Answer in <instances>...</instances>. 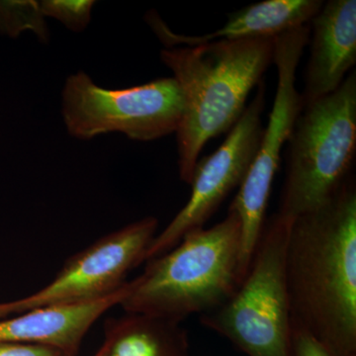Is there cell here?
<instances>
[{"label": "cell", "instance_id": "obj_8", "mask_svg": "<svg viewBox=\"0 0 356 356\" xmlns=\"http://www.w3.org/2000/svg\"><path fill=\"white\" fill-rule=\"evenodd\" d=\"M158 220L147 217L77 252L51 282L24 298L0 303V318L41 307L74 305L105 298L118 291L128 273L145 262Z\"/></svg>", "mask_w": 356, "mask_h": 356}, {"label": "cell", "instance_id": "obj_5", "mask_svg": "<svg viewBox=\"0 0 356 356\" xmlns=\"http://www.w3.org/2000/svg\"><path fill=\"white\" fill-rule=\"evenodd\" d=\"M292 219L276 213L266 222L248 273L222 305L200 315L201 324L248 356H293L285 254Z\"/></svg>", "mask_w": 356, "mask_h": 356}, {"label": "cell", "instance_id": "obj_11", "mask_svg": "<svg viewBox=\"0 0 356 356\" xmlns=\"http://www.w3.org/2000/svg\"><path fill=\"white\" fill-rule=\"evenodd\" d=\"M128 290L129 281L105 298L41 307L0 318V343L41 344L76 356L90 327L110 309L120 305Z\"/></svg>", "mask_w": 356, "mask_h": 356}, {"label": "cell", "instance_id": "obj_17", "mask_svg": "<svg viewBox=\"0 0 356 356\" xmlns=\"http://www.w3.org/2000/svg\"><path fill=\"white\" fill-rule=\"evenodd\" d=\"M0 356H70L51 346L30 343H0Z\"/></svg>", "mask_w": 356, "mask_h": 356}, {"label": "cell", "instance_id": "obj_18", "mask_svg": "<svg viewBox=\"0 0 356 356\" xmlns=\"http://www.w3.org/2000/svg\"><path fill=\"white\" fill-rule=\"evenodd\" d=\"M93 356H108V351H107L106 346H105L104 343H102L99 350H98L97 353H96Z\"/></svg>", "mask_w": 356, "mask_h": 356}, {"label": "cell", "instance_id": "obj_6", "mask_svg": "<svg viewBox=\"0 0 356 356\" xmlns=\"http://www.w3.org/2000/svg\"><path fill=\"white\" fill-rule=\"evenodd\" d=\"M184 96L173 77L124 89H106L83 72L67 77L63 117L72 137L90 140L110 132L137 140H153L177 132Z\"/></svg>", "mask_w": 356, "mask_h": 356}, {"label": "cell", "instance_id": "obj_10", "mask_svg": "<svg viewBox=\"0 0 356 356\" xmlns=\"http://www.w3.org/2000/svg\"><path fill=\"white\" fill-rule=\"evenodd\" d=\"M310 57L302 106L336 91L356 63V1L330 0L309 23Z\"/></svg>", "mask_w": 356, "mask_h": 356}, {"label": "cell", "instance_id": "obj_9", "mask_svg": "<svg viewBox=\"0 0 356 356\" xmlns=\"http://www.w3.org/2000/svg\"><path fill=\"white\" fill-rule=\"evenodd\" d=\"M264 103L266 89L261 84L259 92L221 146L196 163L191 197L165 229L154 236L145 254V261L165 254L187 234L203 228L224 199L241 186L261 144Z\"/></svg>", "mask_w": 356, "mask_h": 356}, {"label": "cell", "instance_id": "obj_12", "mask_svg": "<svg viewBox=\"0 0 356 356\" xmlns=\"http://www.w3.org/2000/svg\"><path fill=\"white\" fill-rule=\"evenodd\" d=\"M323 4L322 0H264L229 14L228 22L222 28L200 36L175 34L154 14L149 22L159 38L170 46H197L222 40L276 38L308 25Z\"/></svg>", "mask_w": 356, "mask_h": 356}, {"label": "cell", "instance_id": "obj_7", "mask_svg": "<svg viewBox=\"0 0 356 356\" xmlns=\"http://www.w3.org/2000/svg\"><path fill=\"white\" fill-rule=\"evenodd\" d=\"M309 40V24L275 38L273 64L277 69L278 83L273 110L254 161L229 205L241 222V281L248 273L264 232L271 187L280 168L281 149L289 139L303 108L295 83L300 58Z\"/></svg>", "mask_w": 356, "mask_h": 356}, {"label": "cell", "instance_id": "obj_14", "mask_svg": "<svg viewBox=\"0 0 356 356\" xmlns=\"http://www.w3.org/2000/svg\"><path fill=\"white\" fill-rule=\"evenodd\" d=\"M38 1H0V30L11 37L30 30L48 41V29Z\"/></svg>", "mask_w": 356, "mask_h": 356}, {"label": "cell", "instance_id": "obj_1", "mask_svg": "<svg viewBox=\"0 0 356 356\" xmlns=\"http://www.w3.org/2000/svg\"><path fill=\"white\" fill-rule=\"evenodd\" d=\"M291 323L332 356H356V187L350 177L317 209L292 219L285 254Z\"/></svg>", "mask_w": 356, "mask_h": 356}, {"label": "cell", "instance_id": "obj_3", "mask_svg": "<svg viewBox=\"0 0 356 356\" xmlns=\"http://www.w3.org/2000/svg\"><path fill=\"white\" fill-rule=\"evenodd\" d=\"M240 218L229 208L221 222L187 234L172 250L146 261L142 274L129 281L120 306L126 313L179 323L214 310L240 285Z\"/></svg>", "mask_w": 356, "mask_h": 356}, {"label": "cell", "instance_id": "obj_16", "mask_svg": "<svg viewBox=\"0 0 356 356\" xmlns=\"http://www.w3.org/2000/svg\"><path fill=\"white\" fill-rule=\"evenodd\" d=\"M291 341L293 356H332L313 334L293 323Z\"/></svg>", "mask_w": 356, "mask_h": 356}, {"label": "cell", "instance_id": "obj_4", "mask_svg": "<svg viewBox=\"0 0 356 356\" xmlns=\"http://www.w3.org/2000/svg\"><path fill=\"white\" fill-rule=\"evenodd\" d=\"M356 149V74L331 95L302 108L287 140L286 175L278 214L317 209L350 178Z\"/></svg>", "mask_w": 356, "mask_h": 356}, {"label": "cell", "instance_id": "obj_2", "mask_svg": "<svg viewBox=\"0 0 356 356\" xmlns=\"http://www.w3.org/2000/svg\"><path fill=\"white\" fill-rule=\"evenodd\" d=\"M275 38L222 40L161 51L184 96L177 130L179 177L191 184L199 154L228 133L245 110L248 95L273 63Z\"/></svg>", "mask_w": 356, "mask_h": 356}, {"label": "cell", "instance_id": "obj_13", "mask_svg": "<svg viewBox=\"0 0 356 356\" xmlns=\"http://www.w3.org/2000/svg\"><path fill=\"white\" fill-rule=\"evenodd\" d=\"M108 356H189L187 332L168 318L126 313L104 324Z\"/></svg>", "mask_w": 356, "mask_h": 356}, {"label": "cell", "instance_id": "obj_15", "mask_svg": "<svg viewBox=\"0 0 356 356\" xmlns=\"http://www.w3.org/2000/svg\"><path fill=\"white\" fill-rule=\"evenodd\" d=\"M40 8L44 17L50 16L67 26L72 31H81L90 22L91 10L95 1L92 0H43Z\"/></svg>", "mask_w": 356, "mask_h": 356}]
</instances>
